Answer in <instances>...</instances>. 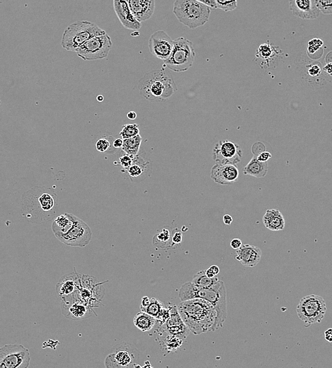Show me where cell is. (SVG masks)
<instances>
[{"mask_svg":"<svg viewBox=\"0 0 332 368\" xmlns=\"http://www.w3.org/2000/svg\"><path fill=\"white\" fill-rule=\"evenodd\" d=\"M174 42L166 32L157 31L149 37L148 46L153 56L165 61L170 56Z\"/></svg>","mask_w":332,"mask_h":368,"instance_id":"obj_15","label":"cell"},{"mask_svg":"<svg viewBox=\"0 0 332 368\" xmlns=\"http://www.w3.org/2000/svg\"><path fill=\"white\" fill-rule=\"evenodd\" d=\"M268 168L267 162H261L257 159L256 155H254L245 167H244L243 174L259 179L266 175Z\"/></svg>","mask_w":332,"mask_h":368,"instance_id":"obj_25","label":"cell"},{"mask_svg":"<svg viewBox=\"0 0 332 368\" xmlns=\"http://www.w3.org/2000/svg\"><path fill=\"white\" fill-rule=\"evenodd\" d=\"M127 117L130 120H135L137 117L136 113L134 112V111H130L128 113Z\"/></svg>","mask_w":332,"mask_h":368,"instance_id":"obj_52","label":"cell"},{"mask_svg":"<svg viewBox=\"0 0 332 368\" xmlns=\"http://www.w3.org/2000/svg\"><path fill=\"white\" fill-rule=\"evenodd\" d=\"M30 360L29 349L23 345H5L0 349L1 368H27Z\"/></svg>","mask_w":332,"mask_h":368,"instance_id":"obj_11","label":"cell"},{"mask_svg":"<svg viewBox=\"0 0 332 368\" xmlns=\"http://www.w3.org/2000/svg\"><path fill=\"white\" fill-rule=\"evenodd\" d=\"M197 1L206 4L207 6L211 7V8L217 9V5H216V1H215V0H197Z\"/></svg>","mask_w":332,"mask_h":368,"instance_id":"obj_47","label":"cell"},{"mask_svg":"<svg viewBox=\"0 0 332 368\" xmlns=\"http://www.w3.org/2000/svg\"><path fill=\"white\" fill-rule=\"evenodd\" d=\"M262 256V250L259 247L245 244L237 250L235 259L244 267H254L260 262Z\"/></svg>","mask_w":332,"mask_h":368,"instance_id":"obj_22","label":"cell"},{"mask_svg":"<svg viewBox=\"0 0 332 368\" xmlns=\"http://www.w3.org/2000/svg\"><path fill=\"white\" fill-rule=\"evenodd\" d=\"M111 148L110 140L107 137H103L96 142V149L101 153L107 152Z\"/></svg>","mask_w":332,"mask_h":368,"instance_id":"obj_40","label":"cell"},{"mask_svg":"<svg viewBox=\"0 0 332 368\" xmlns=\"http://www.w3.org/2000/svg\"><path fill=\"white\" fill-rule=\"evenodd\" d=\"M128 5L137 21H147L153 15L155 9L154 0H127Z\"/></svg>","mask_w":332,"mask_h":368,"instance_id":"obj_23","label":"cell"},{"mask_svg":"<svg viewBox=\"0 0 332 368\" xmlns=\"http://www.w3.org/2000/svg\"><path fill=\"white\" fill-rule=\"evenodd\" d=\"M170 314L171 312L169 306H167V307L165 306L163 310H162L161 313L156 318L157 324H158L160 326H163L166 322V321L169 319Z\"/></svg>","mask_w":332,"mask_h":368,"instance_id":"obj_41","label":"cell"},{"mask_svg":"<svg viewBox=\"0 0 332 368\" xmlns=\"http://www.w3.org/2000/svg\"><path fill=\"white\" fill-rule=\"evenodd\" d=\"M179 298L182 301L198 298L209 301L217 311V330L223 327L228 316L227 290L223 281H219L209 288L199 287L192 282L186 283L179 290Z\"/></svg>","mask_w":332,"mask_h":368,"instance_id":"obj_2","label":"cell"},{"mask_svg":"<svg viewBox=\"0 0 332 368\" xmlns=\"http://www.w3.org/2000/svg\"><path fill=\"white\" fill-rule=\"evenodd\" d=\"M318 8L322 14L332 15V0H316Z\"/></svg>","mask_w":332,"mask_h":368,"instance_id":"obj_38","label":"cell"},{"mask_svg":"<svg viewBox=\"0 0 332 368\" xmlns=\"http://www.w3.org/2000/svg\"><path fill=\"white\" fill-rule=\"evenodd\" d=\"M133 157L127 154L120 156L119 159H118L119 165L125 169L128 170V168L131 167V165H132L133 162Z\"/></svg>","mask_w":332,"mask_h":368,"instance_id":"obj_42","label":"cell"},{"mask_svg":"<svg viewBox=\"0 0 332 368\" xmlns=\"http://www.w3.org/2000/svg\"><path fill=\"white\" fill-rule=\"evenodd\" d=\"M217 9L228 12L234 10L237 7V0H215Z\"/></svg>","mask_w":332,"mask_h":368,"instance_id":"obj_36","label":"cell"},{"mask_svg":"<svg viewBox=\"0 0 332 368\" xmlns=\"http://www.w3.org/2000/svg\"><path fill=\"white\" fill-rule=\"evenodd\" d=\"M171 242L174 244H181L183 239V234L182 231L178 228H175L171 233Z\"/></svg>","mask_w":332,"mask_h":368,"instance_id":"obj_43","label":"cell"},{"mask_svg":"<svg viewBox=\"0 0 332 368\" xmlns=\"http://www.w3.org/2000/svg\"><path fill=\"white\" fill-rule=\"evenodd\" d=\"M211 269V270L213 272V273H214L215 275H216V276H217V275L219 274V273H220V268H219V267H217V266L213 265L211 266V267L209 268Z\"/></svg>","mask_w":332,"mask_h":368,"instance_id":"obj_51","label":"cell"},{"mask_svg":"<svg viewBox=\"0 0 332 368\" xmlns=\"http://www.w3.org/2000/svg\"><path fill=\"white\" fill-rule=\"evenodd\" d=\"M257 159L261 162H268L272 157L271 153L268 151H264L261 152L259 155H256Z\"/></svg>","mask_w":332,"mask_h":368,"instance_id":"obj_44","label":"cell"},{"mask_svg":"<svg viewBox=\"0 0 332 368\" xmlns=\"http://www.w3.org/2000/svg\"><path fill=\"white\" fill-rule=\"evenodd\" d=\"M151 298H148V296L143 297L142 298L141 304H140V310H144L145 308L148 307L149 304H150Z\"/></svg>","mask_w":332,"mask_h":368,"instance_id":"obj_46","label":"cell"},{"mask_svg":"<svg viewBox=\"0 0 332 368\" xmlns=\"http://www.w3.org/2000/svg\"><path fill=\"white\" fill-rule=\"evenodd\" d=\"M106 32L94 23L87 21H78L66 28L62 36L61 45L63 49L76 52L88 40Z\"/></svg>","mask_w":332,"mask_h":368,"instance_id":"obj_5","label":"cell"},{"mask_svg":"<svg viewBox=\"0 0 332 368\" xmlns=\"http://www.w3.org/2000/svg\"><path fill=\"white\" fill-rule=\"evenodd\" d=\"M324 42L320 38H314L309 41L307 46V55L313 60H318L323 55Z\"/></svg>","mask_w":332,"mask_h":368,"instance_id":"obj_32","label":"cell"},{"mask_svg":"<svg viewBox=\"0 0 332 368\" xmlns=\"http://www.w3.org/2000/svg\"><path fill=\"white\" fill-rule=\"evenodd\" d=\"M183 340L184 339L181 337L167 334V335L162 340L160 344L162 350L166 351L167 352L177 351L183 344Z\"/></svg>","mask_w":332,"mask_h":368,"instance_id":"obj_30","label":"cell"},{"mask_svg":"<svg viewBox=\"0 0 332 368\" xmlns=\"http://www.w3.org/2000/svg\"><path fill=\"white\" fill-rule=\"evenodd\" d=\"M263 222L265 227L271 231H281L285 228V219L277 209L266 210L263 217Z\"/></svg>","mask_w":332,"mask_h":368,"instance_id":"obj_24","label":"cell"},{"mask_svg":"<svg viewBox=\"0 0 332 368\" xmlns=\"http://www.w3.org/2000/svg\"><path fill=\"white\" fill-rule=\"evenodd\" d=\"M195 57L193 43L183 37H180L174 40L170 56L164 63L166 67L174 72H185L192 67Z\"/></svg>","mask_w":332,"mask_h":368,"instance_id":"obj_6","label":"cell"},{"mask_svg":"<svg viewBox=\"0 0 332 368\" xmlns=\"http://www.w3.org/2000/svg\"><path fill=\"white\" fill-rule=\"evenodd\" d=\"M205 273H206V276L209 277V278H214V277L216 276L210 268L205 270Z\"/></svg>","mask_w":332,"mask_h":368,"instance_id":"obj_53","label":"cell"},{"mask_svg":"<svg viewBox=\"0 0 332 368\" xmlns=\"http://www.w3.org/2000/svg\"><path fill=\"white\" fill-rule=\"evenodd\" d=\"M276 49L278 48L275 47L270 43H263L256 50V58L259 59L262 63H265L268 67V63L273 61L279 54V51L276 50Z\"/></svg>","mask_w":332,"mask_h":368,"instance_id":"obj_26","label":"cell"},{"mask_svg":"<svg viewBox=\"0 0 332 368\" xmlns=\"http://www.w3.org/2000/svg\"><path fill=\"white\" fill-rule=\"evenodd\" d=\"M123 145V139L117 138L113 141L112 146L115 150L119 149Z\"/></svg>","mask_w":332,"mask_h":368,"instance_id":"obj_48","label":"cell"},{"mask_svg":"<svg viewBox=\"0 0 332 368\" xmlns=\"http://www.w3.org/2000/svg\"><path fill=\"white\" fill-rule=\"evenodd\" d=\"M138 89L145 99L156 102L167 100L177 91L172 76L164 69L146 74L139 82Z\"/></svg>","mask_w":332,"mask_h":368,"instance_id":"obj_3","label":"cell"},{"mask_svg":"<svg viewBox=\"0 0 332 368\" xmlns=\"http://www.w3.org/2000/svg\"><path fill=\"white\" fill-rule=\"evenodd\" d=\"M97 100H98L99 102H101L103 100V97L102 95H99L98 97H97Z\"/></svg>","mask_w":332,"mask_h":368,"instance_id":"obj_54","label":"cell"},{"mask_svg":"<svg viewBox=\"0 0 332 368\" xmlns=\"http://www.w3.org/2000/svg\"><path fill=\"white\" fill-rule=\"evenodd\" d=\"M171 234L169 230L163 229L161 233H158L153 238V244L156 247L160 248H165L166 245L169 244L171 239Z\"/></svg>","mask_w":332,"mask_h":368,"instance_id":"obj_34","label":"cell"},{"mask_svg":"<svg viewBox=\"0 0 332 368\" xmlns=\"http://www.w3.org/2000/svg\"><path fill=\"white\" fill-rule=\"evenodd\" d=\"M112 45L110 36L106 33L88 40L77 49L76 52L84 60H101L107 58Z\"/></svg>","mask_w":332,"mask_h":368,"instance_id":"obj_10","label":"cell"},{"mask_svg":"<svg viewBox=\"0 0 332 368\" xmlns=\"http://www.w3.org/2000/svg\"><path fill=\"white\" fill-rule=\"evenodd\" d=\"M140 351L132 343L123 342L113 348L105 360L106 368H134Z\"/></svg>","mask_w":332,"mask_h":368,"instance_id":"obj_9","label":"cell"},{"mask_svg":"<svg viewBox=\"0 0 332 368\" xmlns=\"http://www.w3.org/2000/svg\"><path fill=\"white\" fill-rule=\"evenodd\" d=\"M327 310V304L324 298L316 295L304 297L299 301L296 308L298 318L304 323L305 327L322 322Z\"/></svg>","mask_w":332,"mask_h":368,"instance_id":"obj_7","label":"cell"},{"mask_svg":"<svg viewBox=\"0 0 332 368\" xmlns=\"http://www.w3.org/2000/svg\"><path fill=\"white\" fill-rule=\"evenodd\" d=\"M170 308V317L166 322L164 324L165 332L170 335H177L183 339H186L189 335L190 330L182 319L179 314L177 306H169Z\"/></svg>","mask_w":332,"mask_h":368,"instance_id":"obj_18","label":"cell"},{"mask_svg":"<svg viewBox=\"0 0 332 368\" xmlns=\"http://www.w3.org/2000/svg\"><path fill=\"white\" fill-rule=\"evenodd\" d=\"M81 287L76 293L77 296L92 308L99 307L104 295L102 283H97L94 277L89 276H81Z\"/></svg>","mask_w":332,"mask_h":368,"instance_id":"obj_13","label":"cell"},{"mask_svg":"<svg viewBox=\"0 0 332 368\" xmlns=\"http://www.w3.org/2000/svg\"><path fill=\"white\" fill-rule=\"evenodd\" d=\"M242 154L240 147L229 140L219 141L213 151V159L217 163L236 165L240 162Z\"/></svg>","mask_w":332,"mask_h":368,"instance_id":"obj_14","label":"cell"},{"mask_svg":"<svg viewBox=\"0 0 332 368\" xmlns=\"http://www.w3.org/2000/svg\"><path fill=\"white\" fill-rule=\"evenodd\" d=\"M114 8L120 23L126 29L136 31L141 28V22L133 15L127 0H114Z\"/></svg>","mask_w":332,"mask_h":368,"instance_id":"obj_19","label":"cell"},{"mask_svg":"<svg viewBox=\"0 0 332 368\" xmlns=\"http://www.w3.org/2000/svg\"><path fill=\"white\" fill-rule=\"evenodd\" d=\"M72 223L73 222L69 213L60 215L54 219L52 227V231L55 234L67 233L72 227Z\"/></svg>","mask_w":332,"mask_h":368,"instance_id":"obj_28","label":"cell"},{"mask_svg":"<svg viewBox=\"0 0 332 368\" xmlns=\"http://www.w3.org/2000/svg\"><path fill=\"white\" fill-rule=\"evenodd\" d=\"M322 66L319 62H314V63H310L307 65L306 67V72L307 75L312 78H318L322 75Z\"/></svg>","mask_w":332,"mask_h":368,"instance_id":"obj_37","label":"cell"},{"mask_svg":"<svg viewBox=\"0 0 332 368\" xmlns=\"http://www.w3.org/2000/svg\"><path fill=\"white\" fill-rule=\"evenodd\" d=\"M323 72L327 78L332 82V51L329 52L325 59V65L323 67Z\"/></svg>","mask_w":332,"mask_h":368,"instance_id":"obj_39","label":"cell"},{"mask_svg":"<svg viewBox=\"0 0 332 368\" xmlns=\"http://www.w3.org/2000/svg\"><path fill=\"white\" fill-rule=\"evenodd\" d=\"M142 137L140 134L131 137V138L123 140V145L122 150L126 154H129L132 157H135L140 151V145L142 143Z\"/></svg>","mask_w":332,"mask_h":368,"instance_id":"obj_29","label":"cell"},{"mask_svg":"<svg viewBox=\"0 0 332 368\" xmlns=\"http://www.w3.org/2000/svg\"><path fill=\"white\" fill-rule=\"evenodd\" d=\"M72 218V227L68 231L63 234H55L57 239L70 247H84L87 246L92 239V230L87 224L81 219L69 213Z\"/></svg>","mask_w":332,"mask_h":368,"instance_id":"obj_8","label":"cell"},{"mask_svg":"<svg viewBox=\"0 0 332 368\" xmlns=\"http://www.w3.org/2000/svg\"><path fill=\"white\" fill-rule=\"evenodd\" d=\"M60 308L65 318L73 321L85 319L94 313L92 307L80 299L76 293L61 299Z\"/></svg>","mask_w":332,"mask_h":368,"instance_id":"obj_12","label":"cell"},{"mask_svg":"<svg viewBox=\"0 0 332 368\" xmlns=\"http://www.w3.org/2000/svg\"><path fill=\"white\" fill-rule=\"evenodd\" d=\"M151 164L148 159L145 158L141 153H138L133 157V162L128 173L131 182L138 183L146 179L151 172Z\"/></svg>","mask_w":332,"mask_h":368,"instance_id":"obj_21","label":"cell"},{"mask_svg":"<svg viewBox=\"0 0 332 368\" xmlns=\"http://www.w3.org/2000/svg\"><path fill=\"white\" fill-rule=\"evenodd\" d=\"M173 12L182 24L191 29L208 22L211 7L197 0H176Z\"/></svg>","mask_w":332,"mask_h":368,"instance_id":"obj_4","label":"cell"},{"mask_svg":"<svg viewBox=\"0 0 332 368\" xmlns=\"http://www.w3.org/2000/svg\"><path fill=\"white\" fill-rule=\"evenodd\" d=\"M289 8L294 16L302 19H315L320 13L316 0H289Z\"/></svg>","mask_w":332,"mask_h":368,"instance_id":"obj_17","label":"cell"},{"mask_svg":"<svg viewBox=\"0 0 332 368\" xmlns=\"http://www.w3.org/2000/svg\"><path fill=\"white\" fill-rule=\"evenodd\" d=\"M165 307V304L160 300L152 298H151L150 304H149V306L141 311L149 314V315L154 317V318H157L159 315L161 313Z\"/></svg>","mask_w":332,"mask_h":368,"instance_id":"obj_33","label":"cell"},{"mask_svg":"<svg viewBox=\"0 0 332 368\" xmlns=\"http://www.w3.org/2000/svg\"><path fill=\"white\" fill-rule=\"evenodd\" d=\"M81 276L77 272L67 273L56 284V292L60 299L76 293L81 287Z\"/></svg>","mask_w":332,"mask_h":368,"instance_id":"obj_20","label":"cell"},{"mask_svg":"<svg viewBox=\"0 0 332 368\" xmlns=\"http://www.w3.org/2000/svg\"><path fill=\"white\" fill-rule=\"evenodd\" d=\"M324 338L326 341L332 343V328H330L324 332Z\"/></svg>","mask_w":332,"mask_h":368,"instance_id":"obj_49","label":"cell"},{"mask_svg":"<svg viewBox=\"0 0 332 368\" xmlns=\"http://www.w3.org/2000/svg\"><path fill=\"white\" fill-rule=\"evenodd\" d=\"M222 220H223L224 223L227 225H231L233 222L232 217L231 216H230V215H225V216H223V218H222Z\"/></svg>","mask_w":332,"mask_h":368,"instance_id":"obj_50","label":"cell"},{"mask_svg":"<svg viewBox=\"0 0 332 368\" xmlns=\"http://www.w3.org/2000/svg\"><path fill=\"white\" fill-rule=\"evenodd\" d=\"M177 309L190 332L194 335L217 330V311L209 301L198 298L182 301Z\"/></svg>","mask_w":332,"mask_h":368,"instance_id":"obj_1","label":"cell"},{"mask_svg":"<svg viewBox=\"0 0 332 368\" xmlns=\"http://www.w3.org/2000/svg\"><path fill=\"white\" fill-rule=\"evenodd\" d=\"M140 134L138 125L135 123H131V124H126L122 128L121 131L120 132V135L121 136L122 139L131 138L135 137Z\"/></svg>","mask_w":332,"mask_h":368,"instance_id":"obj_35","label":"cell"},{"mask_svg":"<svg viewBox=\"0 0 332 368\" xmlns=\"http://www.w3.org/2000/svg\"><path fill=\"white\" fill-rule=\"evenodd\" d=\"M239 172L236 165L217 163L211 170V178L216 183L221 185H230L238 180Z\"/></svg>","mask_w":332,"mask_h":368,"instance_id":"obj_16","label":"cell"},{"mask_svg":"<svg viewBox=\"0 0 332 368\" xmlns=\"http://www.w3.org/2000/svg\"><path fill=\"white\" fill-rule=\"evenodd\" d=\"M218 281L219 280L217 276L214 277V278H209L206 276L205 270H202L194 275L191 282L199 287L209 288V287H211L217 284Z\"/></svg>","mask_w":332,"mask_h":368,"instance_id":"obj_31","label":"cell"},{"mask_svg":"<svg viewBox=\"0 0 332 368\" xmlns=\"http://www.w3.org/2000/svg\"><path fill=\"white\" fill-rule=\"evenodd\" d=\"M133 323L139 330L146 332L153 329L154 326L157 324V320L149 314L141 311L135 315Z\"/></svg>","mask_w":332,"mask_h":368,"instance_id":"obj_27","label":"cell"},{"mask_svg":"<svg viewBox=\"0 0 332 368\" xmlns=\"http://www.w3.org/2000/svg\"><path fill=\"white\" fill-rule=\"evenodd\" d=\"M230 246H231V247L233 250H238V249L242 247V242L240 239L236 238V239H232V240L231 241V242H230Z\"/></svg>","mask_w":332,"mask_h":368,"instance_id":"obj_45","label":"cell"}]
</instances>
